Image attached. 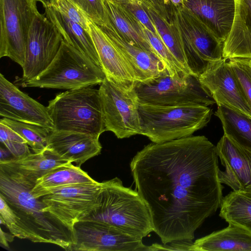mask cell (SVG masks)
<instances>
[{
    "instance_id": "cell-9",
    "label": "cell",
    "mask_w": 251,
    "mask_h": 251,
    "mask_svg": "<svg viewBox=\"0 0 251 251\" xmlns=\"http://www.w3.org/2000/svg\"><path fill=\"white\" fill-rule=\"evenodd\" d=\"M35 0H0V57L23 66L29 30L39 13Z\"/></svg>"
},
{
    "instance_id": "cell-31",
    "label": "cell",
    "mask_w": 251,
    "mask_h": 251,
    "mask_svg": "<svg viewBox=\"0 0 251 251\" xmlns=\"http://www.w3.org/2000/svg\"><path fill=\"white\" fill-rule=\"evenodd\" d=\"M227 61L251 107V59L233 58Z\"/></svg>"
},
{
    "instance_id": "cell-29",
    "label": "cell",
    "mask_w": 251,
    "mask_h": 251,
    "mask_svg": "<svg viewBox=\"0 0 251 251\" xmlns=\"http://www.w3.org/2000/svg\"><path fill=\"white\" fill-rule=\"evenodd\" d=\"M219 216L228 224L251 231V197L232 191L223 197Z\"/></svg>"
},
{
    "instance_id": "cell-26",
    "label": "cell",
    "mask_w": 251,
    "mask_h": 251,
    "mask_svg": "<svg viewBox=\"0 0 251 251\" xmlns=\"http://www.w3.org/2000/svg\"><path fill=\"white\" fill-rule=\"evenodd\" d=\"M96 181L80 167L69 162L53 168L38 178L31 192L35 198L38 199L58 187Z\"/></svg>"
},
{
    "instance_id": "cell-36",
    "label": "cell",
    "mask_w": 251,
    "mask_h": 251,
    "mask_svg": "<svg viewBox=\"0 0 251 251\" xmlns=\"http://www.w3.org/2000/svg\"><path fill=\"white\" fill-rule=\"evenodd\" d=\"M193 243L192 240L174 241L169 243L160 245L152 244L148 246L149 251L160 250L173 251H193Z\"/></svg>"
},
{
    "instance_id": "cell-19",
    "label": "cell",
    "mask_w": 251,
    "mask_h": 251,
    "mask_svg": "<svg viewBox=\"0 0 251 251\" xmlns=\"http://www.w3.org/2000/svg\"><path fill=\"white\" fill-rule=\"evenodd\" d=\"M99 137L90 133L52 129L48 137L47 147L63 159L80 167L100 154L102 146Z\"/></svg>"
},
{
    "instance_id": "cell-39",
    "label": "cell",
    "mask_w": 251,
    "mask_h": 251,
    "mask_svg": "<svg viewBox=\"0 0 251 251\" xmlns=\"http://www.w3.org/2000/svg\"><path fill=\"white\" fill-rule=\"evenodd\" d=\"M163 2L167 7L169 5L177 7L183 4V0H163Z\"/></svg>"
},
{
    "instance_id": "cell-14",
    "label": "cell",
    "mask_w": 251,
    "mask_h": 251,
    "mask_svg": "<svg viewBox=\"0 0 251 251\" xmlns=\"http://www.w3.org/2000/svg\"><path fill=\"white\" fill-rule=\"evenodd\" d=\"M218 106L223 105L251 118V107L227 59L211 62L199 76Z\"/></svg>"
},
{
    "instance_id": "cell-10",
    "label": "cell",
    "mask_w": 251,
    "mask_h": 251,
    "mask_svg": "<svg viewBox=\"0 0 251 251\" xmlns=\"http://www.w3.org/2000/svg\"><path fill=\"white\" fill-rule=\"evenodd\" d=\"M99 90L106 131L119 139L141 135L140 103L134 88H123L105 77Z\"/></svg>"
},
{
    "instance_id": "cell-7",
    "label": "cell",
    "mask_w": 251,
    "mask_h": 251,
    "mask_svg": "<svg viewBox=\"0 0 251 251\" xmlns=\"http://www.w3.org/2000/svg\"><path fill=\"white\" fill-rule=\"evenodd\" d=\"M167 7L170 19L181 38L188 68L199 77L210 62L223 58L224 42L187 7L183 4Z\"/></svg>"
},
{
    "instance_id": "cell-40",
    "label": "cell",
    "mask_w": 251,
    "mask_h": 251,
    "mask_svg": "<svg viewBox=\"0 0 251 251\" xmlns=\"http://www.w3.org/2000/svg\"><path fill=\"white\" fill-rule=\"evenodd\" d=\"M0 161H3L5 159H8L9 154L11 152L8 151L7 149L5 150L2 149L1 147L0 149Z\"/></svg>"
},
{
    "instance_id": "cell-17",
    "label": "cell",
    "mask_w": 251,
    "mask_h": 251,
    "mask_svg": "<svg viewBox=\"0 0 251 251\" xmlns=\"http://www.w3.org/2000/svg\"><path fill=\"white\" fill-rule=\"evenodd\" d=\"M99 26L118 48L136 82L148 81L168 73L166 65L156 54L128 42L108 21L105 25Z\"/></svg>"
},
{
    "instance_id": "cell-13",
    "label": "cell",
    "mask_w": 251,
    "mask_h": 251,
    "mask_svg": "<svg viewBox=\"0 0 251 251\" xmlns=\"http://www.w3.org/2000/svg\"><path fill=\"white\" fill-rule=\"evenodd\" d=\"M63 40L55 25L39 13L29 30L22 67L23 74L19 80L33 78L44 71L54 58Z\"/></svg>"
},
{
    "instance_id": "cell-35",
    "label": "cell",
    "mask_w": 251,
    "mask_h": 251,
    "mask_svg": "<svg viewBox=\"0 0 251 251\" xmlns=\"http://www.w3.org/2000/svg\"><path fill=\"white\" fill-rule=\"evenodd\" d=\"M122 0L127 9L145 27L159 35L153 23L143 4L142 0Z\"/></svg>"
},
{
    "instance_id": "cell-3",
    "label": "cell",
    "mask_w": 251,
    "mask_h": 251,
    "mask_svg": "<svg viewBox=\"0 0 251 251\" xmlns=\"http://www.w3.org/2000/svg\"><path fill=\"white\" fill-rule=\"evenodd\" d=\"M102 184L100 205L83 219L103 222L141 238L154 231L149 207L136 190L124 186L117 177Z\"/></svg>"
},
{
    "instance_id": "cell-24",
    "label": "cell",
    "mask_w": 251,
    "mask_h": 251,
    "mask_svg": "<svg viewBox=\"0 0 251 251\" xmlns=\"http://www.w3.org/2000/svg\"><path fill=\"white\" fill-rule=\"evenodd\" d=\"M193 248L194 251H251V231L228 224L226 227L195 240Z\"/></svg>"
},
{
    "instance_id": "cell-21",
    "label": "cell",
    "mask_w": 251,
    "mask_h": 251,
    "mask_svg": "<svg viewBox=\"0 0 251 251\" xmlns=\"http://www.w3.org/2000/svg\"><path fill=\"white\" fill-rule=\"evenodd\" d=\"M183 5L196 14L224 43L232 25L235 0H183Z\"/></svg>"
},
{
    "instance_id": "cell-41",
    "label": "cell",
    "mask_w": 251,
    "mask_h": 251,
    "mask_svg": "<svg viewBox=\"0 0 251 251\" xmlns=\"http://www.w3.org/2000/svg\"><path fill=\"white\" fill-rule=\"evenodd\" d=\"M36 1L41 2L44 5V8L50 7L52 5L54 0H35Z\"/></svg>"
},
{
    "instance_id": "cell-5",
    "label": "cell",
    "mask_w": 251,
    "mask_h": 251,
    "mask_svg": "<svg viewBox=\"0 0 251 251\" xmlns=\"http://www.w3.org/2000/svg\"><path fill=\"white\" fill-rule=\"evenodd\" d=\"M106 76L102 68L64 39L49 66L36 77L20 81L23 87L73 90L100 84Z\"/></svg>"
},
{
    "instance_id": "cell-2",
    "label": "cell",
    "mask_w": 251,
    "mask_h": 251,
    "mask_svg": "<svg viewBox=\"0 0 251 251\" xmlns=\"http://www.w3.org/2000/svg\"><path fill=\"white\" fill-rule=\"evenodd\" d=\"M35 185L0 171V195L16 215L15 221L7 228L20 239L52 244L70 251L74 234L55 217L42 210L44 203L31 192Z\"/></svg>"
},
{
    "instance_id": "cell-23",
    "label": "cell",
    "mask_w": 251,
    "mask_h": 251,
    "mask_svg": "<svg viewBox=\"0 0 251 251\" xmlns=\"http://www.w3.org/2000/svg\"><path fill=\"white\" fill-rule=\"evenodd\" d=\"M102 1L106 21L110 22L128 42L156 54L143 32L142 24L122 0Z\"/></svg>"
},
{
    "instance_id": "cell-11",
    "label": "cell",
    "mask_w": 251,
    "mask_h": 251,
    "mask_svg": "<svg viewBox=\"0 0 251 251\" xmlns=\"http://www.w3.org/2000/svg\"><path fill=\"white\" fill-rule=\"evenodd\" d=\"M102 185L96 181L54 189L39 198L45 205L42 210L55 217L74 234V225L100 205Z\"/></svg>"
},
{
    "instance_id": "cell-30",
    "label": "cell",
    "mask_w": 251,
    "mask_h": 251,
    "mask_svg": "<svg viewBox=\"0 0 251 251\" xmlns=\"http://www.w3.org/2000/svg\"><path fill=\"white\" fill-rule=\"evenodd\" d=\"M0 123L8 126L24 138L35 153L40 152L47 148L48 137L52 130L45 126L5 117L0 120Z\"/></svg>"
},
{
    "instance_id": "cell-8",
    "label": "cell",
    "mask_w": 251,
    "mask_h": 251,
    "mask_svg": "<svg viewBox=\"0 0 251 251\" xmlns=\"http://www.w3.org/2000/svg\"><path fill=\"white\" fill-rule=\"evenodd\" d=\"M139 102L161 106H208L216 102L198 76H171L166 73L150 81L135 83Z\"/></svg>"
},
{
    "instance_id": "cell-37",
    "label": "cell",
    "mask_w": 251,
    "mask_h": 251,
    "mask_svg": "<svg viewBox=\"0 0 251 251\" xmlns=\"http://www.w3.org/2000/svg\"><path fill=\"white\" fill-rule=\"evenodd\" d=\"M154 6L159 14L165 19L170 20L168 7L164 4L163 0H148Z\"/></svg>"
},
{
    "instance_id": "cell-12",
    "label": "cell",
    "mask_w": 251,
    "mask_h": 251,
    "mask_svg": "<svg viewBox=\"0 0 251 251\" xmlns=\"http://www.w3.org/2000/svg\"><path fill=\"white\" fill-rule=\"evenodd\" d=\"M74 233L70 251H149L143 238L99 221L81 220L74 225Z\"/></svg>"
},
{
    "instance_id": "cell-27",
    "label": "cell",
    "mask_w": 251,
    "mask_h": 251,
    "mask_svg": "<svg viewBox=\"0 0 251 251\" xmlns=\"http://www.w3.org/2000/svg\"><path fill=\"white\" fill-rule=\"evenodd\" d=\"M143 4L154 25L160 38L184 72L193 75L187 65L183 44L179 33L170 19L163 18L148 0H142Z\"/></svg>"
},
{
    "instance_id": "cell-15",
    "label": "cell",
    "mask_w": 251,
    "mask_h": 251,
    "mask_svg": "<svg viewBox=\"0 0 251 251\" xmlns=\"http://www.w3.org/2000/svg\"><path fill=\"white\" fill-rule=\"evenodd\" d=\"M0 116L54 129L46 107L20 90L0 74Z\"/></svg>"
},
{
    "instance_id": "cell-38",
    "label": "cell",
    "mask_w": 251,
    "mask_h": 251,
    "mask_svg": "<svg viewBox=\"0 0 251 251\" xmlns=\"http://www.w3.org/2000/svg\"><path fill=\"white\" fill-rule=\"evenodd\" d=\"M15 236L11 233L10 234L3 231L1 228L0 229V243L3 247L9 248V242H11L14 240Z\"/></svg>"
},
{
    "instance_id": "cell-33",
    "label": "cell",
    "mask_w": 251,
    "mask_h": 251,
    "mask_svg": "<svg viewBox=\"0 0 251 251\" xmlns=\"http://www.w3.org/2000/svg\"><path fill=\"white\" fill-rule=\"evenodd\" d=\"M52 6L60 13L89 31V20L74 0H54Z\"/></svg>"
},
{
    "instance_id": "cell-4",
    "label": "cell",
    "mask_w": 251,
    "mask_h": 251,
    "mask_svg": "<svg viewBox=\"0 0 251 251\" xmlns=\"http://www.w3.org/2000/svg\"><path fill=\"white\" fill-rule=\"evenodd\" d=\"M139 112L141 135L155 143L191 136L207 125L212 114L208 106H161L141 103Z\"/></svg>"
},
{
    "instance_id": "cell-22",
    "label": "cell",
    "mask_w": 251,
    "mask_h": 251,
    "mask_svg": "<svg viewBox=\"0 0 251 251\" xmlns=\"http://www.w3.org/2000/svg\"><path fill=\"white\" fill-rule=\"evenodd\" d=\"M223 57L251 59V0H235L234 19L224 43Z\"/></svg>"
},
{
    "instance_id": "cell-25",
    "label": "cell",
    "mask_w": 251,
    "mask_h": 251,
    "mask_svg": "<svg viewBox=\"0 0 251 251\" xmlns=\"http://www.w3.org/2000/svg\"><path fill=\"white\" fill-rule=\"evenodd\" d=\"M45 16L55 25L63 39L101 67L89 31L60 13L52 6L45 7Z\"/></svg>"
},
{
    "instance_id": "cell-28",
    "label": "cell",
    "mask_w": 251,
    "mask_h": 251,
    "mask_svg": "<svg viewBox=\"0 0 251 251\" xmlns=\"http://www.w3.org/2000/svg\"><path fill=\"white\" fill-rule=\"evenodd\" d=\"M215 115L220 120L224 134L251 151V118L223 105Z\"/></svg>"
},
{
    "instance_id": "cell-6",
    "label": "cell",
    "mask_w": 251,
    "mask_h": 251,
    "mask_svg": "<svg viewBox=\"0 0 251 251\" xmlns=\"http://www.w3.org/2000/svg\"><path fill=\"white\" fill-rule=\"evenodd\" d=\"M47 108L54 129L99 136L106 131L99 89L67 90L50 100Z\"/></svg>"
},
{
    "instance_id": "cell-18",
    "label": "cell",
    "mask_w": 251,
    "mask_h": 251,
    "mask_svg": "<svg viewBox=\"0 0 251 251\" xmlns=\"http://www.w3.org/2000/svg\"><path fill=\"white\" fill-rule=\"evenodd\" d=\"M88 20L89 31L106 77L123 88H134V76L118 48L98 25Z\"/></svg>"
},
{
    "instance_id": "cell-20",
    "label": "cell",
    "mask_w": 251,
    "mask_h": 251,
    "mask_svg": "<svg viewBox=\"0 0 251 251\" xmlns=\"http://www.w3.org/2000/svg\"><path fill=\"white\" fill-rule=\"evenodd\" d=\"M69 163L47 147L38 153L0 161V171L35 183L37 179L54 167Z\"/></svg>"
},
{
    "instance_id": "cell-34",
    "label": "cell",
    "mask_w": 251,
    "mask_h": 251,
    "mask_svg": "<svg viewBox=\"0 0 251 251\" xmlns=\"http://www.w3.org/2000/svg\"><path fill=\"white\" fill-rule=\"evenodd\" d=\"M87 18L99 26L105 25L106 16L102 0H74Z\"/></svg>"
},
{
    "instance_id": "cell-16",
    "label": "cell",
    "mask_w": 251,
    "mask_h": 251,
    "mask_svg": "<svg viewBox=\"0 0 251 251\" xmlns=\"http://www.w3.org/2000/svg\"><path fill=\"white\" fill-rule=\"evenodd\" d=\"M218 157L225 167L219 170L220 182L233 191L251 197V151L238 145L225 134L217 143Z\"/></svg>"
},
{
    "instance_id": "cell-32",
    "label": "cell",
    "mask_w": 251,
    "mask_h": 251,
    "mask_svg": "<svg viewBox=\"0 0 251 251\" xmlns=\"http://www.w3.org/2000/svg\"><path fill=\"white\" fill-rule=\"evenodd\" d=\"M0 140L14 157L31 153L26 141L9 127L0 123Z\"/></svg>"
},
{
    "instance_id": "cell-1",
    "label": "cell",
    "mask_w": 251,
    "mask_h": 251,
    "mask_svg": "<svg viewBox=\"0 0 251 251\" xmlns=\"http://www.w3.org/2000/svg\"><path fill=\"white\" fill-rule=\"evenodd\" d=\"M130 168L163 244L193 240L196 230L220 208L223 186L218 155L204 136L150 143L137 152Z\"/></svg>"
}]
</instances>
